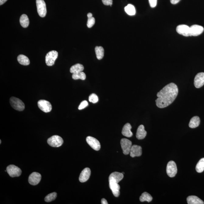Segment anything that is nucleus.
Masks as SVG:
<instances>
[{
	"label": "nucleus",
	"instance_id": "22",
	"mask_svg": "<svg viewBox=\"0 0 204 204\" xmlns=\"http://www.w3.org/2000/svg\"><path fill=\"white\" fill-rule=\"evenodd\" d=\"M200 118L197 116H195L191 119L189 123V127L191 128H195L198 127L200 124Z\"/></svg>",
	"mask_w": 204,
	"mask_h": 204
},
{
	"label": "nucleus",
	"instance_id": "27",
	"mask_svg": "<svg viewBox=\"0 0 204 204\" xmlns=\"http://www.w3.org/2000/svg\"><path fill=\"white\" fill-rule=\"evenodd\" d=\"M139 200L141 202H151L153 200V197L150 194L146 192L143 193L139 198Z\"/></svg>",
	"mask_w": 204,
	"mask_h": 204
},
{
	"label": "nucleus",
	"instance_id": "14",
	"mask_svg": "<svg viewBox=\"0 0 204 204\" xmlns=\"http://www.w3.org/2000/svg\"><path fill=\"white\" fill-rule=\"evenodd\" d=\"M124 174L118 172H114L110 175L109 178V182L118 183L123 179Z\"/></svg>",
	"mask_w": 204,
	"mask_h": 204
},
{
	"label": "nucleus",
	"instance_id": "9",
	"mask_svg": "<svg viewBox=\"0 0 204 204\" xmlns=\"http://www.w3.org/2000/svg\"><path fill=\"white\" fill-rule=\"evenodd\" d=\"M39 108L43 112L48 113L52 110V106L49 102L45 100H40L37 102Z\"/></svg>",
	"mask_w": 204,
	"mask_h": 204
},
{
	"label": "nucleus",
	"instance_id": "5",
	"mask_svg": "<svg viewBox=\"0 0 204 204\" xmlns=\"http://www.w3.org/2000/svg\"><path fill=\"white\" fill-rule=\"evenodd\" d=\"M37 12L42 18L45 16L47 14L46 4L44 0H36Z\"/></svg>",
	"mask_w": 204,
	"mask_h": 204
},
{
	"label": "nucleus",
	"instance_id": "36",
	"mask_svg": "<svg viewBox=\"0 0 204 204\" xmlns=\"http://www.w3.org/2000/svg\"><path fill=\"white\" fill-rule=\"evenodd\" d=\"M103 4L106 5H112V0H102Z\"/></svg>",
	"mask_w": 204,
	"mask_h": 204
},
{
	"label": "nucleus",
	"instance_id": "15",
	"mask_svg": "<svg viewBox=\"0 0 204 204\" xmlns=\"http://www.w3.org/2000/svg\"><path fill=\"white\" fill-rule=\"evenodd\" d=\"M191 36H199L204 31V28L202 26L197 25H193L190 27Z\"/></svg>",
	"mask_w": 204,
	"mask_h": 204
},
{
	"label": "nucleus",
	"instance_id": "16",
	"mask_svg": "<svg viewBox=\"0 0 204 204\" xmlns=\"http://www.w3.org/2000/svg\"><path fill=\"white\" fill-rule=\"evenodd\" d=\"M91 171L89 168H86L81 172L79 177V181L81 183L87 181L90 178Z\"/></svg>",
	"mask_w": 204,
	"mask_h": 204
},
{
	"label": "nucleus",
	"instance_id": "8",
	"mask_svg": "<svg viewBox=\"0 0 204 204\" xmlns=\"http://www.w3.org/2000/svg\"><path fill=\"white\" fill-rule=\"evenodd\" d=\"M120 143L124 154L128 155L130 153L132 146V142L131 141L128 139H122L121 140Z\"/></svg>",
	"mask_w": 204,
	"mask_h": 204
},
{
	"label": "nucleus",
	"instance_id": "25",
	"mask_svg": "<svg viewBox=\"0 0 204 204\" xmlns=\"http://www.w3.org/2000/svg\"><path fill=\"white\" fill-rule=\"evenodd\" d=\"M20 23L23 27H27L29 25V20L27 16L25 14L22 15L20 19Z\"/></svg>",
	"mask_w": 204,
	"mask_h": 204
},
{
	"label": "nucleus",
	"instance_id": "41",
	"mask_svg": "<svg viewBox=\"0 0 204 204\" xmlns=\"http://www.w3.org/2000/svg\"><path fill=\"white\" fill-rule=\"evenodd\" d=\"M1 140H0V144H1Z\"/></svg>",
	"mask_w": 204,
	"mask_h": 204
},
{
	"label": "nucleus",
	"instance_id": "23",
	"mask_svg": "<svg viewBox=\"0 0 204 204\" xmlns=\"http://www.w3.org/2000/svg\"><path fill=\"white\" fill-rule=\"evenodd\" d=\"M19 63L22 65H28L30 63V61L27 57L23 55H20L17 58Z\"/></svg>",
	"mask_w": 204,
	"mask_h": 204
},
{
	"label": "nucleus",
	"instance_id": "32",
	"mask_svg": "<svg viewBox=\"0 0 204 204\" xmlns=\"http://www.w3.org/2000/svg\"><path fill=\"white\" fill-rule=\"evenodd\" d=\"M89 100L91 103L95 104L98 102L99 99L95 94L92 93L89 96Z\"/></svg>",
	"mask_w": 204,
	"mask_h": 204
},
{
	"label": "nucleus",
	"instance_id": "21",
	"mask_svg": "<svg viewBox=\"0 0 204 204\" xmlns=\"http://www.w3.org/2000/svg\"><path fill=\"white\" fill-rule=\"evenodd\" d=\"M188 204H203L204 202L196 196H189L187 198Z\"/></svg>",
	"mask_w": 204,
	"mask_h": 204
},
{
	"label": "nucleus",
	"instance_id": "12",
	"mask_svg": "<svg viewBox=\"0 0 204 204\" xmlns=\"http://www.w3.org/2000/svg\"><path fill=\"white\" fill-rule=\"evenodd\" d=\"M41 179V175L40 173L37 172H33L29 176V182L30 185H36L40 182Z\"/></svg>",
	"mask_w": 204,
	"mask_h": 204
},
{
	"label": "nucleus",
	"instance_id": "35",
	"mask_svg": "<svg viewBox=\"0 0 204 204\" xmlns=\"http://www.w3.org/2000/svg\"><path fill=\"white\" fill-rule=\"evenodd\" d=\"M150 7L154 8L156 7L157 4V0H149Z\"/></svg>",
	"mask_w": 204,
	"mask_h": 204
},
{
	"label": "nucleus",
	"instance_id": "31",
	"mask_svg": "<svg viewBox=\"0 0 204 204\" xmlns=\"http://www.w3.org/2000/svg\"><path fill=\"white\" fill-rule=\"evenodd\" d=\"M57 197V193L53 192L48 194L45 198V201L47 202H50L54 200Z\"/></svg>",
	"mask_w": 204,
	"mask_h": 204
},
{
	"label": "nucleus",
	"instance_id": "7",
	"mask_svg": "<svg viewBox=\"0 0 204 204\" xmlns=\"http://www.w3.org/2000/svg\"><path fill=\"white\" fill-rule=\"evenodd\" d=\"M7 171L8 174L12 177H19L22 174L21 169L14 165H10L7 166Z\"/></svg>",
	"mask_w": 204,
	"mask_h": 204
},
{
	"label": "nucleus",
	"instance_id": "13",
	"mask_svg": "<svg viewBox=\"0 0 204 204\" xmlns=\"http://www.w3.org/2000/svg\"><path fill=\"white\" fill-rule=\"evenodd\" d=\"M194 85L197 88H200L204 85V73L201 72L196 75L194 80Z\"/></svg>",
	"mask_w": 204,
	"mask_h": 204
},
{
	"label": "nucleus",
	"instance_id": "2",
	"mask_svg": "<svg viewBox=\"0 0 204 204\" xmlns=\"http://www.w3.org/2000/svg\"><path fill=\"white\" fill-rule=\"evenodd\" d=\"M11 106L14 109L19 111H22L25 109L24 103L19 99L15 97H12L10 100Z\"/></svg>",
	"mask_w": 204,
	"mask_h": 204
},
{
	"label": "nucleus",
	"instance_id": "29",
	"mask_svg": "<svg viewBox=\"0 0 204 204\" xmlns=\"http://www.w3.org/2000/svg\"><path fill=\"white\" fill-rule=\"evenodd\" d=\"M196 171L198 173H202L204 171V158L200 159L197 163Z\"/></svg>",
	"mask_w": 204,
	"mask_h": 204
},
{
	"label": "nucleus",
	"instance_id": "20",
	"mask_svg": "<svg viewBox=\"0 0 204 204\" xmlns=\"http://www.w3.org/2000/svg\"><path fill=\"white\" fill-rule=\"evenodd\" d=\"M132 126L131 124L128 123L124 125L122 128V133L124 136L127 137H131L133 135V133L131 131Z\"/></svg>",
	"mask_w": 204,
	"mask_h": 204
},
{
	"label": "nucleus",
	"instance_id": "26",
	"mask_svg": "<svg viewBox=\"0 0 204 204\" xmlns=\"http://www.w3.org/2000/svg\"><path fill=\"white\" fill-rule=\"evenodd\" d=\"M95 51L97 58L100 60L103 59L104 56V49L101 46H97L95 48Z\"/></svg>",
	"mask_w": 204,
	"mask_h": 204
},
{
	"label": "nucleus",
	"instance_id": "19",
	"mask_svg": "<svg viewBox=\"0 0 204 204\" xmlns=\"http://www.w3.org/2000/svg\"><path fill=\"white\" fill-rule=\"evenodd\" d=\"M146 135L147 132L144 129V125H139L136 132V138L139 139H143L146 137Z\"/></svg>",
	"mask_w": 204,
	"mask_h": 204
},
{
	"label": "nucleus",
	"instance_id": "10",
	"mask_svg": "<svg viewBox=\"0 0 204 204\" xmlns=\"http://www.w3.org/2000/svg\"><path fill=\"white\" fill-rule=\"evenodd\" d=\"M86 142L94 150L98 151L101 148V144L99 141L95 138L88 136L86 138Z\"/></svg>",
	"mask_w": 204,
	"mask_h": 204
},
{
	"label": "nucleus",
	"instance_id": "24",
	"mask_svg": "<svg viewBox=\"0 0 204 204\" xmlns=\"http://www.w3.org/2000/svg\"><path fill=\"white\" fill-rule=\"evenodd\" d=\"M84 70V67L83 65L80 64H77L72 66L70 68V72L72 73H79L83 72Z\"/></svg>",
	"mask_w": 204,
	"mask_h": 204
},
{
	"label": "nucleus",
	"instance_id": "18",
	"mask_svg": "<svg viewBox=\"0 0 204 204\" xmlns=\"http://www.w3.org/2000/svg\"><path fill=\"white\" fill-rule=\"evenodd\" d=\"M109 187L112 193L115 197H118L120 195V187L118 183L109 182Z\"/></svg>",
	"mask_w": 204,
	"mask_h": 204
},
{
	"label": "nucleus",
	"instance_id": "39",
	"mask_svg": "<svg viewBox=\"0 0 204 204\" xmlns=\"http://www.w3.org/2000/svg\"><path fill=\"white\" fill-rule=\"evenodd\" d=\"M7 1V0H0V5H2Z\"/></svg>",
	"mask_w": 204,
	"mask_h": 204
},
{
	"label": "nucleus",
	"instance_id": "28",
	"mask_svg": "<svg viewBox=\"0 0 204 204\" xmlns=\"http://www.w3.org/2000/svg\"><path fill=\"white\" fill-rule=\"evenodd\" d=\"M125 12L130 16L134 15L136 13L135 9L132 5L128 4L125 7Z\"/></svg>",
	"mask_w": 204,
	"mask_h": 204
},
{
	"label": "nucleus",
	"instance_id": "30",
	"mask_svg": "<svg viewBox=\"0 0 204 204\" xmlns=\"http://www.w3.org/2000/svg\"><path fill=\"white\" fill-rule=\"evenodd\" d=\"M72 77L74 80L80 79L84 80L86 78V75L84 72H81L79 73L73 74Z\"/></svg>",
	"mask_w": 204,
	"mask_h": 204
},
{
	"label": "nucleus",
	"instance_id": "3",
	"mask_svg": "<svg viewBox=\"0 0 204 204\" xmlns=\"http://www.w3.org/2000/svg\"><path fill=\"white\" fill-rule=\"evenodd\" d=\"M63 142L62 138L56 135L51 136L47 140L48 144L53 147H60L62 145Z\"/></svg>",
	"mask_w": 204,
	"mask_h": 204
},
{
	"label": "nucleus",
	"instance_id": "6",
	"mask_svg": "<svg viewBox=\"0 0 204 204\" xmlns=\"http://www.w3.org/2000/svg\"><path fill=\"white\" fill-rule=\"evenodd\" d=\"M166 172L168 176L171 178L175 176L177 172L176 164L174 161H171L167 163Z\"/></svg>",
	"mask_w": 204,
	"mask_h": 204
},
{
	"label": "nucleus",
	"instance_id": "1",
	"mask_svg": "<svg viewBox=\"0 0 204 204\" xmlns=\"http://www.w3.org/2000/svg\"><path fill=\"white\" fill-rule=\"evenodd\" d=\"M178 92L176 84L174 83L167 84L157 94L158 98L155 100L157 106L160 108L167 107L174 101Z\"/></svg>",
	"mask_w": 204,
	"mask_h": 204
},
{
	"label": "nucleus",
	"instance_id": "34",
	"mask_svg": "<svg viewBox=\"0 0 204 204\" xmlns=\"http://www.w3.org/2000/svg\"><path fill=\"white\" fill-rule=\"evenodd\" d=\"M88 106V103L87 101L85 100V101L82 102L80 104L79 106L78 107V109L79 110H81L84 109L86 107Z\"/></svg>",
	"mask_w": 204,
	"mask_h": 204
},
{
	"label": "nucleus",
	"instance_id": "40",
	"mask_svg": "<svg viewBox=\"0 0 204 204\" xmlns=\"http://www.w3.org/2000/svg\"><path fill=\"white\" fill-rule=\"evenodd\" d=\"M88 18H90L92 17V14L91 13H89L87 14Z\"/></svg>",
	"mask_w": 204,
	"mask_h": 204
},
{
	"label": "nucleus",
	"instance_id": "4",
	"mask_svg": "<svg viewBox=\"0 0 204 204\" xmlns=\"http://www.w3.org/2000/svg\"><path fill=\"white\" fill-rule=\"evenodd\" d=\"M58 57V53L55 51L49 52L45 56V62L47 65L51 66L54 65L55 61Z\"/></svg>",
	"mask_w": 204,
	"mask_h": 204
},
{
	"label": "nucleus",
	"instance_id": "38",
	"mask_svg": "<svg viewBox=\"0 0 204 204\" xmlns=\"http://www.w3.org/2000/svg\"><path fill=\"white\" fill-rule=\"evenodd\" d=\"M101 204H108V203L107 201V200L106 199H102L101 200Z\"/></svg>",
	"mask_w": 204,
	"mask_h": 204
},
{
	"label": "nucleus",
	"instance_id": "37",
	"mask_svg": "<svg viewBox=\"0 0 204 204\" xmlns=\"http://www.w3.org/2000/svg\"><path fill=\"white\" fill-rule=\"evenodd\" d=\"M181 0H170L172 4H176L179 2Z\"/></svg>",
	"mask_w": 204,
	"mask_h": 204
},
{
	"label": "nucleus",
	"instance_id": "42",
	"mask_svg": "<svg viewBox=\"0 0 204 204\" xmlns=\"http://www.w3.org/2000/svg\"><path fill=\"white\" fill-rule=\"evenodd\" d=\"M122 174H125V173H124V172H122Z\"/></svg>",
	"mask_w": 204,
	"mask_h": 204
},
{
	"label": "nucleus",
	"instance_id": "17",
	"mask_svg": "<svg viewBox=\"0 0 204 204\" xmlns=\"http://www.w3.org/2000/svg\"><path fill=\"white\" fill-rule=\"evenodd\" d=\"M142 153V147L140 146L133 145L132 146L130 154L132 157H140Z\"/></svg>",
	"mask_w": 204,
	"mask_h": 204
},
{
	"label": "nucleus",
	"instance_id": "33",
	"mask_svg": "<svg viewBox=\"0 0 204 204\" xmlns=\"http://www.w3.org/2000/svg\"><path fill=\"white\" fill-rule=\"evenodd\" d=\"M95 18L93 17H91L90 18H88L87 22V26L89 28L92 27L95 24Z\"/></svg>",
	"mask_w": 204,
	"mask_h": 204
},
{
	"label": "nucleus",
	"instance_id": "11",
	"mask_svg": "<svg viewBox=\"0 0 204 204\" xmlns=\"http://www.w3.org/2000/svg\"><path fill=\"white\" fill-rule=\"evenodd\" d=\"M176 31L178 33L185 37L191 36L190 28L185 25H180L177 26Z\"/></svg>",
	"mask_w": 204,
	"mask_h": 204
}]
</instances>
